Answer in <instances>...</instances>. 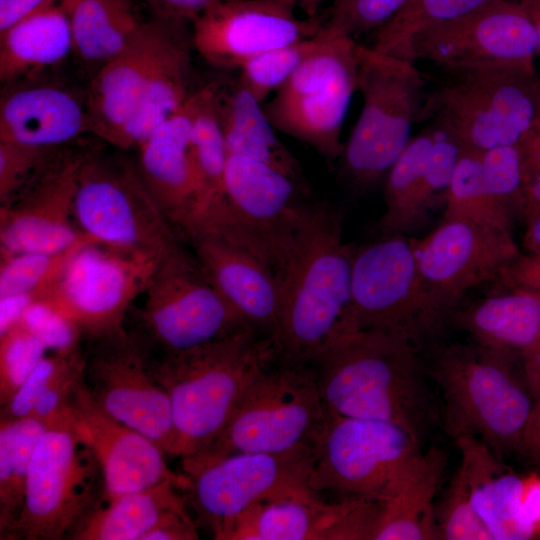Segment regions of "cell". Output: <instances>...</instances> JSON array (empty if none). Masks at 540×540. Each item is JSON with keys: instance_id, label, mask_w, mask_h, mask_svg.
Segmentation results:
<instances>
[{"instance_id": "cell-1", "label": "cell", "mask_w": 540, "mask_h": 540, "mask_svg": "<svg viewBox=\"0 0 540 540\" xmlns=\"http://www.w3.org/2000/svg\"><path fill=\"white\" fill-rule=\"evenodd\" d=\"M312 366L329 413L392 422L421 442L438 419L420 350L404 337L351 330L332 340Z\"/></svg>"}, {"instance_id": "cell-2", "label": "cell", "mask_w": 540, "mask_h": 540, "mask_svg": "<svg viewBox=\"0 0 540 540\" xmlns=\"http://www.w3.org/2000/svg\"><path fill=\"white\" fill-rule=\"evenodd\" d=\"M353 254L340 216L309 205L276 271L280 311L273 339L284 364L312 365L332 340L352 330Z\"/></svg>"}, {"instance_id": "cell-3", "label": "cell", "mask_w": 540, "mask_h": 540, "mask_svg": "<svg viewBox=\"0 0 540 540\" xmlns=\"http://www.w3.org/2000/svg\"><path fill=\"white\" fill-rule=\"evenodd\" d=\"M146 353L151 376L170 400L175 457L181 459L213 441L252 381L277 357L273 337L250 325L187 350Z\"/></svg>"}, {"instance_id": "cell-4", "label": "cell", "mask_w": 540, "mask_h": 540, "mask_svg": "<svg viewBox=\"0 0 540 540\" xmlns=\"http://www.w3.org/2000/svg\"><path fill=\"white\" fill-rule=\"evenodd\" d=\"M453 438L470 435L500 458L519 451L534 401L523 362L474 341L436 346L426 366Z\"/></svg>"}, {"instance_id": "cell-5", "label": "cell", "mask_w": 540, "mask_h": 540, "mask_svg": "<svg viewBox=\"0 0 540 540\" xmlns=\"http://www.w3.org/2000/svg\"><path fill=\"white\" fill-rule=\"evenodd\" d=\"M327 416L312 365L270 367L252 381L213 441L181 459L183 473L189 476L233 454L312 446Z\"/></svg>"}, {"instance_id": "cell-6", "label": "cell", "mask_w": 540, "mask_h": 540, "mask_svg": "<svg viewBox=\"0 0 540 540\" xmlns=\"http://www.w3.org/2000/svg\"><path fill=\"white\" fill-rule=\"evenodd\" d=\"M105 500L100 463L70 412L36 445L11 540H72Z\"/></svg>"}, {"instance_id": "cell-7", "label": "cell", "mask_w": 540, "mask_h": 540, "mask_svg": "<svg viewBox=\"0 0 540 540\" xmlns=\"http://www.w3.org/2000/svg\"><path fill=\"white\" fill-rule=\"evenodd\" d=\"M357 91L363 105L344 144L343 173L357 190L384 179L423 114V80L414 62L360 44Z\"/></svg>"}, {"instance_id": "cell-8", "label": "cell", "mask_w": 540, "mask_h": 540, "mask_svg": "<svg viewBox=\"0 0 540 540\" xmlns=\"http://www.w3.org/2000/svg\"><path fill=\"white\" fill-rule=\"evenodd\" d=\"M349 321L352 330L390 332L420 351L449 325L423 284L411 238L382 236L354 251Z\"/></svg>"}, {"instance_id": "cell-9", "label": "cell", "mask_w": 540, "mask_h": 540, "mask_svg": "<svg viewBox=\"0 0 540 540\" xmlns=\"http://www.w3.org/2000/svg\"><path fill=\"white\" fill-rule=\"evenodd\" d=\"M142 296L126 328L149 353L187 350L249 325L180 245L159 261Z\"/></svg>"}, {"instance_id": "cell-10", "label": "cell", "mask_w": 540, "mask_h": 540, "mask_svg": "<svg viewBox=\"0 0 540 540\" xmlns=\"http://www.w3.org/2000/svg\"><path fill=\"white\" fill-rule=\"evenodd\" d=\"M424 105L464 151L519 145L540 123V74L494 68L452 74Z\"/></svg>"}, {"instance_id": "cell-11", "label": "cell", "mask_w": 540, "mask_h": 540, "mask_svg": "<svg viewBox=\"0 0 540 540\" xmlns=\"http://www.w3.org/2000/svg\"><path fill=\"white\" fill-rule=\"evenodd\" d=\"M74 218L80 233L116 249L164 257L179 246L175 228L144 185L135 163L85 152Z\"/></svg>"}, {"instance_id": "cell-12", "label": "cell", "mask_w": 540, "mask_h": 540, "mask_svg": "<svg viewBox=\"0 0 540 540\" xmlns=\"http://www.w3.org/2000/svg\"><path fill=\"white\" fill-rule=\"evenodd\" d=\"M421 443L395 423L328 412L312 444L310 488L381 503L422 451Z\"/></svg>"}, {"instance_id": "cell-13", "label": "cell", "mask_w": 540, "mask_h": 540, "mask_svg": "<svg viewBox=\"0 0 540 540\" xmlns=\"http://www.w3.org/2000/svg\"><path fill=\"white\" fill-rule=\"evenodd\" d=\"M265 105L274 128L327 158L341 156V131L352 96L357 91L356 39L328 32Z\"/></svg>"}, {"instance_id": "cell-14", "label": "cell", "mask_w": 540, "mask_h": 540, "mask_svg": "<svg viewBox=\"0 0 540 540\" xmlns=\"http://www.w3.org/2000/svg\"><path fill=\"white\" fill-rule=\"evenodd\" d=\"M162 258L89 242L43 299L74 324L83 341L113 333L125 327Z\"/></svg>"}, {"instance_id": "cell-15", "label": "cell", "mask_w": 540, "mask_h": 540, "mask_svg": "<svg viewBox=\"0 0 540 540\" xmlns=\"http://www.w3.org/2000/svg\"><path fill=\"white\" fill-rule=\"evenodd\" d=\"M301 188L302 182L268 164L228 155L224 210L204 234L246 248L276 271L309 206L301 201Z\"/></svg>"}, {"instance_id": "cell-16", "label": "cell", "mask_w": 540, "mask_h": 540, "mask_svg": "<svg viewBox=\"0 0 540 540\" xmlns=\"http://www.w3.org/2000/svg\"><path fill=\"white\" fill-rule=\"evenodd\" d=\"M312 446L280 453H238L189 475L186 499L197 522L209 527L215 539L239 514L271 500L318 495L309 485Z\"/></svg>"}, {"instance_id": "cell-17", "label": "cell", "mask_w": 540, "mask_h": 540, "mask_svg": "<svg viewBox=\"0 0 540 540\" xmlns=\"http://www.w3.org/2000/svg\"><path fill=\"white\" fill-rule=\"evenodd\" d=\"M83 382L107 414L143 434L175 457L176 433L166 391L153 379L147 353L126 325L83 341Z\"/></svg>"}, {"instance_id": "cell-18", "label": "cell", "mask_w": 540, "mask_h": 540, "mask_svg": "<svg viewBox=\"0 0 540 540\" xmlns=\"http://www.w3.org/2000/svg\"><path fill=\"white\" fill-rule=\"evenodd\" d=\"M537 36L517 0H496L410 40L405 59H424L451 74L513 68L535 71Z\"/></svg>"}, {"instance_id": "cell-19", "label": "cell", "mask_w": 540, "mask_h": 540, "mask_svg": "<svg viewBox=\"0 0 540 540\" xmlns=\"http://www.w3.org/2000/svg\"><path fill=\"white\" fill-rule=\"evenodd\" d=\"M411 242L423 284L449 320L469 290L497 280L520 256L511 232L467 220L444 219Z\"/></svg>"}, {"instance_id": "cell-20", "label": "cell", "mask_w": 540, "mask_h": 540, "mask_svg": "<svg viewBox=\"0 0 540 540\" xmlns=\"http://www.w3.org/2000/svg\"><path fill=\"white\" fill-rule=\"evenodd\" d=\"M191 23L193 47L210 64L227 69L310 38L324 24L317 17L299 18L276 0H216Z\"/></svg>"}, {"instance_id": "cell-21", "label": "cell", "mask_w": 540, "mask_h": 540, "mask_svg": "<svg viewBox=\"0 0 540 540\" xmlns=\"http://www.w3.org/2000/svg\"><path fill=\"white\" fill-rule=\"evenodd\" d=\"M84 154L58 151L24 189L0 205V254L59 252L86 237L74 218Z\"/></svg>"}, {"instance_id": "cell-22", "label": "cell", "mask_w": 540, "mask_h": 540, "mask_svg": "<svg viewBox=\"0 0 540 540\" xmlns=\"http://www.w3.org/2000/svg\"><path fill=\"white\" fill-rule=\"evenodd\" d=\"M381 503L365 498L324 502L319 495L251 506L216 540H371Z\"/></svg>"}, {"instance_id": "cell-23", "label": "cell", "mask_w": 540, "mask_h": 540, "mask_svg": "<svg viewBox=\"0 0 540 540\" xmlns=\"http://www.w3.org/2000/svg\"><path fill=\"white\" fill-rule=\"evenodd\" d=\"M69 405L75 422L100 463L106 500L164 481H172L181 490L189 488L190 478L185 473H174L168 467L166 453L157 444L95 403L85 387L83 376L74 386Z\"/></svg>"}, {"instance_id": "cell-24", "label": "cell", "mask_w": 540, "mask_h": 540, "mask_svg": "<svg viewBox=\"0 0 540 540\" xmlns=\"http://www.w3.org/2000/svg\"><path fill=\"white\" fill-rule=\"evenodd\" d=\"M201 96L202 88L194 91L135 149V166L144 185L174 228L180 230L196 200L191 133Z\"/></svg>"}, {"instance_id": "cell-25", "label": "cell", "mask_w": 540, "mask_h": 540, "mask_svg": "<svg viewBox=\"0 0 540 540\" xmlns=\"http://www.w3.org/2000/svg\"><path fill=\"white\" fill-rule=\"evenodd\" d=\"M188 239L195 258L228 303L249 325L273 337L280 311L275 269L223 237L201 234Z\"/></svg>"}, {"instance_id": "cell-26", "label": "cell", "mask_w": 540, "mask_h": 540, "mask_svg": "<svg viewBox=\"0 0 540 540\" xmlns=\"http://www.w3.org/2000/svg\"><path fill=\"white\" fill-rule=\"evenodd\" d=\"M172 18L144 22L118 54L103 63L85 95L89 131L116 147Z\"/></svg>"}, {"instance_id": "cell-27", "label": "cell", "mask_w": 540, "mask_h": 540, "mask_svg": "<svg viewBox=\"0 0 540 540\" xmlns=\"http://www.w3.org/2000/svg\"><path fill=\"white\" fill-rule=\"evenodd\" d=\"M89 131L85 102L53 84L11 89L0 101V141L55 150Z\"/></svg>"}, {"instance_id": "cell-28", "label": "cell", "mask_w": 540, "mask_h": 540, "mask_svg": "<svg viewBox=\"0 0 540 540\" xmlns=\"http://www.w3.org/2000/svg\"><path fill=\"white\" fill-rule=\"evenodd\" d=\"M460 453L459 468L468 485L477 514L492 540L531 539L537 524L524 504L525 483L508 471L490 447L474 436L454 439Z\"/></svg>"}, {"instance_id": "cell-29", "label": "cell", "mask_w": 540, "mask_h": 540, "mask_svg": "<svg viewBox=\"0 0 540 540\" xmlns=\"http://www.w3.org/2000/svg\"><path fill=\"white\" fill-rule=\"evenodd\" d=\"M503 286L504 291L459 306L449 325L466 332L475 343L523 362L540 344V289Z\"/></svg>"}, {"instance_id": "cell-30", "label": "cell", "mask_w": 540, "mask_h": 540, "mask_svg": "<svg viewBox=\"0 0 540 540\" xmlns=\"http://www.w3.org/2000/svg\"><path fill=\"white\" fill-rule=\"evenodd\" d=\"M183 22L171 19L117 148L136 149L192 95L190 46L193 44L191 36L183 29Z\"/></svg>"}, {"instance_id": "cell-31", "label": "cell", "mask_w": 540, "mask_h": 540, "mask_svg": "<svg viewBox=\"0 0 540 540\" xmlns=\"http://www.w3.org/2000/svg\"><path fill=\"white\" fill-rule=\"evenodd\" d=\"M444 450L420 452L381 502L371 540L441 539L436 520V496L447 467Z\"/></svg>"}, {"instance_id": "cell-32", "label": "cell", "mask_w": 540, "mask_h": 540, "mask_svg": "<svg viewBox=\"0 0 540 540\" xmlns=\"http://www.w3.org/2000/svg\"><path fill=\"white\" fill-rule=\"evenodd\" d=\"M191 157L196 200L192 214L181 230L187 237L212 229L225 206L228 151L220 118L219 91L213 86L202 88L191 133Z\"/></svg>"}, {"instance_id": "cell-33", "label": "cell", "mask_w": 540, "mask_h": 540, "mask_svg": "<svg viewBox=\"0 0 540 540\" xmlns=\"http://www.w3.org/2000/svg\"><path fill=\"white\" fill-rule=\"evenodd\" d=\"M74 51L68 12L51 0L0 32V79L12 82L63 61Z\"/></svg>"}, {"instance_id": "cell-34", "label": "cell", "mask_w": 540, "mask_h": 540, "mask_svg": "<svg viewBox=\"0 0 540 540\" xmlns=\"http://www.w3.org/2000/svg\"><path fill=\"white\" fill-rule=\"evenodd\" d=\"M172 481L106 500L72 540H144L174 511L187 509V499Z\"/></svg>"}, {"instance_id": "cell-35", "label": "cell", "mask_w": 540, "mask_h": 540, "mask_svg": "<svg viewBox=\"0 0 540 540\" xmlns=\"http://www.w3.org/2000/svg\"><path fill=\"white\" fill-rule=\"evenodd\" d=\"M261 104L238 82L229 94L221 96L219 93L228 155L263 162L302 182L298 162L277 137Z\"/></svg>"}, {"instance_id": "cell-36", "label": "cell", "mask_w": 540, "mask_h": 540, "mask_svg": "<svg viewBox=\"0 0 540 540\" xmlns=\"http://www.w3.org/2000/svg\"><path fill=\"white\" fill-rule=\"evenodd\" d=\"M71 23L74 52L100 66L135 37L144 21L133 0H62Z\"/></svg>"}, {"instance_id": "cell-37", "label": "cell", "mask_w": 540, "mask_h": 540, "mask_svg": "<svg viewBox=\"0 0 540 540\" xmlns=\"http://www.w3.org/2000/svg\"><path fill=\"white\" fill-rule=\"evenodd\" d=\"M46 426L33 418H0V539L11 540L21 515L28 472Z\"/></svg>"}, {"instance_id": "cell-38", "label": "cell", "mask_w": 540, "mask_h": 540, "mask_svg": "<svg viewBox=\"0 0 540 540\" xmlns=\"http://www.w3.org/2000/svg\"><path fill=\"white\" fill-rule=\"evenodd\" d=\"M433 141L432 126L413 136L384 178L382 236L407 235L417 226L416 201Z\"/></svg>"}, {"instance_id": "cell-39", "label": "cell", "mask_w": 540, "mask_h": 540, "mask_svg": "<svg viewBox=\"0 0 540 540\" xmlns=\"http://www.w3.org/2000/svg\"><path fill=\"white\" fill-rule=\"evenodd\" d=\"M496 0H408L384 26L373 33V49L405 59L416 34L458 20Z\"/></svg>"}, {"instance_id": "cell-40", "label": "cell", "mask_w": 540, "mask_h": 540, "mask_svg": "<svg viewBox=\"0 0 540 540\" xmlns=\"http://www.w3.org/2000/svg\"><path fill=\"white\" fill-rule=\"evenodd\" d=\"M444 206V219L467 220L512 233L513 216L488 191L476 153L463 152Z\"/></svg>"}, {"instance_id": "cell-41", "label": "cell", "mask_w": 540, "mask_h": 540, "mask_svg": "<svg viewBox=\"0 0 540 540\" xmlns=\"http://www.w3.org/2000/svg\"><path fill=\"white\" fill-rule=\"evenodd\" d=\"M85 237L59 252L0 254V297L40 292L46 296L66 266L85 244Z\"/></svg>"}, {"instance_id": "cell-42", "label": "cell", "mask_w": 540, "mask_h": 540, "mask_svg": "<svg viewBox=\"0 0 540 540\" xmlns=\"http://www.w3.org/2000/svg\"><path fill=\"white\" fill-rule=\"evenodd\" d=\"M324 25V24H323ZM323 26L314 36L259 54L240 68L238 83L263 103L292 76L302 62L324 41Z\"/></svg>"}, {"instance_id": "cell-43", "label": "cell", "mask_w": 540, "mask_h": 540, "mask_svg": "<svg viewBox=\"0 0 540 540\" xmlns=\"http://www.w3.org/2000/svg\"><path fill=\"white\" fill-rule=\"evenodd\" d=\"M84 364L83 345L65 353L49 351L10 402L1 407L0 418H28L40 400L64 382L83 373Z\"/></svg>"}, {"instance_id": "cell-44", "label": "cell", "mask_w": 540, "mask_h": 540, "mask_svg": "<svg viewBox=\"0 0 540 540\" xmlns=\"http://www.w3.org/2000/svg\"><path fill=\"white\" fill-rule=\"evenodd\" d=\"M433 141L416 201L417 226L439 204H444L458 162L464 152L456 137L444 126L432 125Z\"/></svg>"}, {"instance_id": "cell-45", "label": "cell", "mask_w": 540, "mask_h": 540, "mask_svg": "<svg viewBox=\"0 0 540 540\" xmlns=\"http://www.w3.org/2000/svg\"><path fill=\"white\" fill-rule=\"evenodd\" d=\"M48 352L43 342L20 322L0 334V408L10 402Z\"/></svg>"}, {"instance_id": "cell-46", "label": "cell", "mask_w": 540, "mask_h": 540, "mask_svg": "<svg viewBox=\"0 0 540 540\" xmlns=\"http://www.w3.org/2000/svg\"><path fill=\"white\" fill-rule=\"evenodd\" d=\"M436 520L441 539L492 540L489 530L473 507L467 482L459 467L437 501Z\"/></svg>"}, {"instance_id": "cell-47", "label": "cell", "mask_w": 540, "mask_h": 540, "mask_svg": "<svg viewBox=\"0 0 540 540\" xmlns=\"http://www.w3.org/2000/svg\"><path fill=\"white\" fill-rule=\"evenodd\" d=\"M478 155L481 175L490 194L513 217L520 216L523 189L520 146L499 147Z\"/></svg>"}, {"instance_id": "cell-48", "label": "cell", "mask_w": 540, "mask_h": 540, "mask_svg": "<svg viewBox=\"0 0 540 540\" xmlns=\"http://www.w3.org/2000/svg\"><path fill=\"white\" fill-rule=\"evenodd\" d=\"M408 0H335L324 28L354 38L374 33L390 21Z\"/></svg>"}, {"instance_id": "cell-49", "label": "cell", "mask_w": 540, "mask_h": 540, "mask_svg": "<svg viewBox=\"0 0 540 540\" xmlns=\"http://www.w3.org/2000/svg\"><path fill=\"white\" fill-rule=\"evenodd\" d=\"M58 150L0 141V205L24 189Z\"/></svg>"}, {"instance_id": "cell-50", "label": "cell", "mask_w": 540, "mask_h": 540, "mask_svg": "<svg viewBox=\"0 0 540 540\" xmlns=\"http://www.w3.org/2000/svg\"><path fill=\"white\" fill-rule=\"evenodd\" d=\"M20 323L49 351L65 353L83 345V338L74 324L44 299L33 303Z\"/></svg>"}, {"instance_id": "cell-51", "label": "cell", "mask_w": 540, "mask_h": 540, "mask_svg": "<svg viewBox=\"0 0 540 540\" xmlns=\"http://www.w3.org/2000/svg\"><path fill=\"white\" fill-rule=\"evenodd\" d=\"M523 189L520 217L526 224L540 214V123L519 144Z\"/></svg>"}, {"instance_id": "cell-52", "label": "cell", "mask_w": 540, "mask_h": 540, "mask_svg": "<svg viewBox=\"0 0 540 540\" xmlns=\"http://www.w3.org/2000/svg\"><path fill=\"white\" fill-rule=\"evenodd\" d=\"M199 539L197 522L188 509L170 513L162 519L144 540H196Z\"/></svg>"}, {"instance_id": "cell-53", "label": "cell", "mask_w": 540, "mask_h": 540, "mask_svg": "<svg viewBox=\"0 0 540 540\" xmlns=\"http://www.w3.org/2000/svg\"><path fill=\"white\" fill-rule=\"evenodd\" d=\"M497 280H500L502 285H522L540 289V260L520 254Z\"/></svg>"}, {"instance_id": "cell-54", "label": "cell", "mask_w": 540, "mask_h": 540, "mask_svg": "<svg viewBox=\"0 0 540 540\" xmlns=\"http://www.w3.org/2000/svg\"><path fill=\"white\" fill-rule=\"evenodd\" d=\"M45 296L44 293L34 292L0 297V334L17 325L26 310Z\"/></svg>"}, {"instance_id": "cell-55", "label": "cell", "mask_w": 540, "mask_h": 540, "mask_svg": "<svg viewBox=\"0 0 540 540\" xmlns=\"http://www.w3.org/2000/svg\"><path fill=\"white\" fill-rule=\"evenodd\" d=\"M160 16L192 21L216 0H149Z\"/></svg>"}, {"instance_id": "cell-56", "label": "cell", "mask_w": 540, "mask_h": 540, "mask_svg": "<svg viewBox=\"0 0 540 540\" xmlns=\"http://www.w3.org/2000/svg\"><path fill=\"white\" fill-rule=\"evenodd\" d=\"M51 0H0V32Z\"/></svg>"}, {"instance_id": "cell-57", "label": "cell", "mask_w": 540, "mask_h": 540, "mask_svg": "<svg viewBox=\"0 0 540 540\" xmlns=\"http://www.w3.org/2000/svg\"><path fill=\"white\" fill-rule=\"evenodd\" d=\"M519 452L540 466V406L532 410Z\"/></svg>"}, {"instance_id": "cell-58", "label": "cell", "mask_w": 540, "mask_h": 540, "mask_svg": "<svg viewBox=\"0 0 540 540\" xmlns=\"http://www.w3.org/2000/svg\"><path fill=\"white\" fill-rule=\"evenodd\" d=\"M524 375L534 401L540 406V344L523 360Z\"/></svg>"}, {"instance_id": "cell-59", "label": "cell", "mask_w": 540, "mask_h": 540, "mask_svg": "<svg viewBox=\"0 0 540 540\" xmlns=\"http://www.w3.org/2000/svg\"><path fill=\"white\" fill-rule=\"evenodd\" d=\"M523 247L524 255L540 260V214L527 223Z\"/></svg>"}, {"instance_id": "cell-60", "label": "cell", "mask_w": 540, "mask_h": 540, "mask_svg": "<svg viewBox=\"0 0 540 540\" xmlns=\"http://www.w3.org/2000/svg\"><path fill=\"white\" fill-rule=\"evenodd\" d=\"M534 27L537 36L538 53L540 54V0H517Z\"/></svg>"}, {"instance_id": "cell-61", "label": "cell", "mask_w": 540, "mask_h": 540, "mask_svg": "<svg viewBox=\"0 0 540 540\" xmlns=\"http://www.w3.org/2000/svg\"><path fill=\"white\" fill-rule=\"evenodd\" d=\"M283 5L293 9L300 8L306 14V17H316L319 6L324 0H276Z\"/></svg>"}]
</instances>
